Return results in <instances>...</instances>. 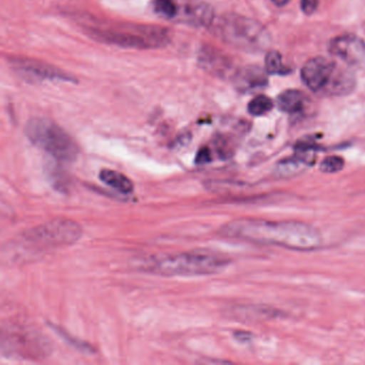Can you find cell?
I'll return each instance as SVG.
<instances>
[{
	"label": "cell",
	"mask_w": 365,
	"mask_h": 365,
	"mask_svg": "<svg viewBox=\"0 0 365 365\" xmlns=\"http://www.w3.org/2000/svg\"><path fill=\"white\" fill-rule=\"evenodd\" d=\"M319 0H301L300 6L303 14L311 16L317 10Z\"/></svg>",
	"instance_id": "cell-22"
},
{
	"label": "cell",
	"mask_w": 365,
	"mask_h": 365,
	"mask_svg": "<svg viewBox=\"0 0 365 365\" xmlns=\"http://www.w3.org/2000/svg\"><path fill=\"white\" fill-rule=\"evenodd\" d=\"M235 85L242 93L264 88L268 85L267 71L258 66H247L235 73Z\"/></svg>",
	"instance_id": "cell-12"
},
{
	"label": "cell",
	"mask_w": 365,
	"mask_h": 365,
	"mask_svg": "<svg viewBox=\"0 0 365 365\" xmlns=\"http://www.w3.org/2000/svg\"><path fill=\"white\" fill-rule=\"evenodd\" d=\"M290 0H272V3L274 4L277 7H284V6L289 4Z\"/></svg>",
	"instance_id": "cell-24"
},
{
	"label": "cell",
	"mask_w": 365,
	"mask_h": 365,
	"mask_svg": "<svg viewBox=\"0 0 365 365\" xmlns=\"http://www.w3.org/2000/svg\"><path fill=\"white\" fill-rule=\"evenodd\" d=\"M272 108V100L269 99L266 96H257L250 102L249 106H247V110L253 116H262V115L270 112Z\"/></svg>",
	"instance_id": "cell-18"
},
{
	"label": "cell",
	"mask_w": 365,
	"mask_h": 365,
	"mask_svg": "<svg viewBox=\"0 0 365 365\" xmlns=\"http://www.w3.org/2000/svg\"><path fill=\"white\" fill-rule=\"evenodd\" d=\"M329 51L333 56L350 66H356L365 58V46L360 38L352 35L335 38L329 44Z\"/></svg>",
	"instance_id": "cell-10"
},
{
	"label": "cell",
	"mask_w": 365,
	"mask_h": 365,
	"mask_svg": "<svg viewBox=\"0 0 365 365\" xmlns=\"http://www.w3.org/2000/svg\"><path fill=\"white\" fill-rule=\"evenodd\" d=\"M99 177L102 182L120 193L131 194L134 191V185L131 179L123 173L112 170H102Z\"/></svg>",
	"instance_id": "cell-15"
},
{
	"label": "cell",
	"mask_w": 365,
	"mask_h": 365,
	"mask_svg": "<svg viewBox=\"0 0 365 365\" xmlns=\"http://www.w3.org/2000/svg\"><path fill=\"white\" fill-rule=\"evenodd\" d=\"M198 63L205 71L209 72L212 76H220V78L232 76V74L235 76L236 73L234 72V66H232V61L215 48H202L200 51V57H198Z\"/></svg>",
	"instance_id": "cell-11"
},
{
	"label": "cell",
	"mask_w": 365,
	"mask_h": 365,
	"mask_svg": "<svg viewBox=\"0 0 365 365\" xmlns=\"http://www.w3.org/2000/svg\"><path fill=\"white\" fill-rule=\"evenodd\" d=\"M87 35L102 43L135 48V50H153L163 48L170 42L168 29L159 26H119L112 29L89 27Z\"/></svg>",
	"instance_id": "cell-4"
},
{
	"label": "cell",
	"mask_w": 365,
	"mask_h": 365,
	"mask_svg": "<svg viewBox=\"0 0 365 365\" xmlns=\"http://www.w3.org/2000/svg\"><path fill=\"white\" fill-rule=\"evenodd\" d=\"M12 69L27 82L38 83L43 81H63V82L76 83V78L63 70L48 65L41 61L29 58L10 59Z\"/></svg>",
	"instance_id": "cell-7"
},
{
	"label": "cell",
	"mask_w": 365,
	"mask_h": 365,
	"mask_svg": "<svg viewBox=\"0 0 365 365\" xmlns=\"http://www.w3.org/2000/svg\"><path fill=\"white\" fill-rule=\"evenodd\" d=\"M22 354L25 358L42 356L48 349L46 341L35 331L25 328L11 329L8 336L3 335V350Z\"/></svg>",
	"instance_id": "cell-8"
},
{
	"label": "cell",
	"mask_w": 365,
	"mask_h": 365,
	"mask_svg": "<svg viewBox=\"0 0 365 365\" xmlns=\"http://www.w3.org/2000/svg\"><path fill=\"white\" fill-rule=\"evenodd\" d=\"M213 34L227 46L247 53L266 50L270 44V36L257 21L239 14H228L215 20Z\"/></svg>",
	"instance_id": "cell-3"
},
{
	"label": "cell",
	"mask_w": 365,
	"mask_h": 365,
	"mask_svg": "<svg viewBox=\"0 0 365 365\" xmlns=\"http://www.w3.org/2000/svg\"><path fill=\"white\" fill-rule=\"evenodd\" d=\"M83 230L80 224L70 219H54L25 232L24 238L38 247H59L71 245L80 240Z\"/></svg>",
	"instance_id": "cell-6"
},
{
	"label": "cell",
	"mask_w": 365,
	"mask_h": 365,
	"mask_svg": "<svg viewBox=\"0 0 365 365\" xmlns=\"http://www.w3.org/2000/svg\"><path fill=\"white\" fill-rule=\"evenodd\" d=\"M212 161V153L208 147H202L196 155L195 162L197 164H207Z\"/></svg>",
	"instance_id": "cell-23"
},
{
	"label": "cell",
	"mask_w": 365,
	"mask_h": 365,
	"mask_svg": "<svg viewBox=\"0 0 365 365\" xmlns=\"http://www.w3.org/2000/svg\"><path fill=\"white\" fill-rule=\"evenodd\" d=\"M336 66L334 61L326 58V57H315L309 59L301 70V78L303 83L309 87L311 91H319L324 89V87L330 81L331 76L334 73Z\"/></svg>",
	"instance_id": "cell-9"
},
{
	"label": "cell",
	"mask_w": 365,
	"mask_h": 365,
	"mask_svg": "<svg viewBox=\"0 0 365 365\" xmlns=\"http://www.w3.org/2000/svg\"><path fill=\"white\" fill-rule=\"evenodd\" d=\"M345 165V161L343 158L337 157V155H330L327 157L320 164V170L326 174H333V173L339 172L343 170Z\"/></svg>",
	"instance_id": "cell-21"
},
{
	"label": "cell",
	"mask_w": 365,
	"mask_h": 365,
	"mask_svg": "<svg viewBox=\"0 0 365 365\" xmlns=\"http://www.w3.org/2000/svg\"><path fill=\"white\" fill-rule=\"evenodd\" d=\"M307 165L303 160H301L298 155L290 158V159L285 160L281 162L277 165V172L281 176H289V175H297Z\"/></svg>",
	"instance_id": "cell-17"
},
{
	"label": "cell",
	"mask_w": 365,
	"mask_h": 365,
	"mask_svg": "<svg viewBox=\"0 0 365 365\" xmlns=\"http://www.w3.org/2000/svg\"><path fill=\"white\" fill-rule=\"evenodd\" d=\"M277 106L282 112L296 114L304 108L307 98H305L304 93H301L300 91L289 89V91H283L277 97Z\"/></svg>",
	"instance_id": "cell-14"
},
{
	"label": "cell",
	"mask_w": 365,
	"mask_h": 365,
	"mask_svg": "<svg viewBox=\"0 0 365 365\" xmlns=\"http://www.w3.org/2000/svg\"><path fill=\"white\" fill-rule=\"evenodd\" d=\"M230 259L207 251L185 252V253L170 254L155 256L140 262L142 269L147 272L166 277H196L221 272Z\"/></svg>",
	"instance_id": "cell-2"
},
{
	"label": "cell",
	"mask_w": 365,
	"mask_h": 365,
	"mask_svg": "<svg viewBox=\"0 0 365 365\" xmlns=\"http://www.w3.org/2000/svg\"><path fill=\"white\" fill-rule=\"evenodd\" d=\"M155 10L165 19H174L179 14L178 6L174 0H155Z\"/></svg>",
	"instance_id": "cell-20"
},
{
	"label": "cell",
	"mask_w": 365,
	"mask_h": 365,
	"mask_svg": "<svg viewBox=\"0 0 365 365\" xmlns=\"http://www.w3.org/2000/svg\"><path fill=\"white\" fill-rule=\"evenodd\" d=\"M31 144L42 149L58 161H76L80 148L76 140L54 121L44 117H35L27 123L25 129Z\"/></svg>",
	"instance_id": "cell-5"
},
{
	"label": "cell",
	"mask_w": 365,
	"mask_h": 365,
	"mask_svg": "<svg viewBox=\"0 0 365 365\" xmlns=\"http://www.w3.org/2000/svg\"><path fill=\"white\" fill-rule=\"evenodd\" d=\"M264 67H266L267 73L272 74V76L286 73V68L284 67L282 55L277 51H271L267 54Z\"/></svg>",
	"instance_id": "cell-19"
},
{
	"label": "cell",
	"mask_w": 365,
	"mask_h": 365,
	"mask_svg": "<svg viewBox=\"0 0 365 365\" xmlns=\"http://www.w3.org/2000/svg\"><path fill=\"white\" fill-rule=\"evenodd\" d=\"M183 21L194 27H211L215 22V11L208 4L192 1L183 8Z\"/></svg>",
	"instance_id": "cell-13"
},
{
	"label": "cell",
	"mask_w": 365,
	"mask_h": 365,
	"mask_svg": "<svg viewBox=\"0 0 365 365\" xmlns=\"http://www.w3.org/2000/svg\"><path fill=\"white\" fill-rule=\"evenodd\" d=\"M324 88L331 95H348L354 88V76L350 74L349 72H336V69H335L334 73L331 76L330 81Z\"/></svg>",
	"instance_id": "cell-16"
},
{
	"label": "cell",
	"mask_w": 365,
	"mask_h": 365,
	"mask_svg": "<svg viewBox=\"0 0 365 365\" xmlns=\"http://www.w3.org/2000/svg\"><path fill=\"white\" fill-rule=\"evenodd\" d=\"M219 234L225 238L294 251H314L322 245V235L316 228L297 221L239 219L222 226Z\"/></svg>",
	"instance_id": "cell-1"
}]
</instances>
